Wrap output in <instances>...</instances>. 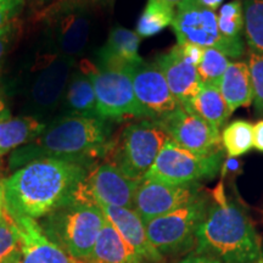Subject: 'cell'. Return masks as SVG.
Listing matches in <instances>:
<instances>
[{
  "instance_id": "obj_1",
  "label": "cell",
  "mask_w": 263,
  "mask_h": 263,
  "mask_svg": "<svg viewBox=\"0 0 263 263\" xmlns=\"http://www.w3.org/2000/svg\"><path fill=\"white\" fill-rule=\"evenodd\" d=\"M91 166L64 159L32 161L4 179L5 211L11 218L39 219L70 202Z\"/></svg>"
},
{
  "instance_id": "obj_2",
  "label": "cell",
  "mask_w": 263,
  "mask_h": 263,
  "mask_svg": "<svg viewBox=\"0 0 263 263\" xmlns=\"http://www.w3.org/2000/svg\"><path fill=\"white\" fill-rule=\"evenodd\" d=\"M111 146L110 121L62 115L48 123L37 139L12 151L10 167L18 170L42 159H64L93 166L95 160L107 156Z\"/></svg>"
},
{
  "instance_id": "obj_3",
  "label": "cell",
  "mask_w": 263,
  "mask_h": 263,
  "mask_svg": "<svg viewBox=\"0 0 263 263\" xmlns=\"http://www.w3.org/2000/svg\"><path fill=\"white\" fill-rule=\"evenodd\" d=\"M213 194L216 203L196 230L195 254L219 263H263L261 240L244 210L226 199L222 184Z\"/></svg>"
},
{
  "instance_id": "obj_4",
  "label": "cell",
  "mask_w": 263,
  "mask_h": 263,
  "mask_svg": "<svg viewBox=\"0 0 263 263\" xmlns=\"http://www.w3.org/2000/svg\"><path fill=\"white\" fill-rule=\"evenodd\" d=\"M26 66L20 82V94L27 116L47 121L61 106L62 99L77 60L55 51L47 43Z\"/></svg>"
},
{
  "instance_id": "obj_5",
  "label": "cell",
  "mask_w": 263,
  "mask_h": 263,
  "mask_svg": "<svg viewBox=\"0 0 263 263\" xmlns=\"http://www.w3.org/2000/svg\"><path fill=\"white\" fill-rule=\"evenodd\" d=\"M106 217L97 203L72 201L43 217L45 235L76 261L88 262Z\"/></svg>"
},
{
  "instance_id": "obj_6",
  "label": "cell",
  "mask_w": 263,
  "mask_h": 263,
  "mask_svg": "<svg viewBox=\"0 0 263 263\" xmlns=\"http://www.w3.org/2000/svg\"><path fill=\"white\" fill-rule=\"evenodd\" d=\"M168 139V134L156 122L138 120L127 124L112 140L107 156L127 178L141 180Z\"/></svg>"
},
{
  "instance_id": "obj_7",
  "label": "cell",
  "mask_w": 263,
  "mask_h": 263,
  "mask_svg": "<svg viewBox=\"0 0 263 263\" xmlns=\"http://www.w3.org/2000/svg\"><path fill=\"white\" fill-rule=\"evenodd\" d=\"M45 43L55 51L78 60L90 37L87 5L77 0H57L41 12Z\"/></svg>"
},
{
  "instance_id": "obj_8",
  "label": "cell",
  "mask_w": 263,
  "mask_h": 263,
  "mask_svg": "<svg viewBox=\"0 0 263 263\" xmlns=\"http://www.w3.org/2000/svg\"><path fill=\"white\" fill-rule=\"evenodd\" d=\"M80 66L93 83L100 118L106 121L146 120L145 111L134 94L127 68L100 67L88 60Z\"/></svg>"
},
{
  "instance_id": "obj_9",
  "label": "cell",
  "mask_w": 263,
  "mask_h": 263,
  "mask_svg": "<svg viewBox=\"0 0 263 263\" xmlns=\"http://www.w3.org/2000/svg\"><path fill=\"white\" fill-rule=\"evenodd\" d=\"M209 206L206 196L200 193L179 209L151 219L145 224L150 244L162 257L189 250L196 242V230Z\"/></svg>"
},
{
  "instance_id": "obj_10",
  "label": "cell",
  "mask_w": 263,
  "mask_h": 263,
  "mask_svg": "<svg viewBox=\"0 0 263 263\" xmlns=\"http://www.w3.org/2000/svg\"><path fill=\"white\" fill-rule=\"evenodd\" d=\"M222 163V150L211 155H199L177 145L170 138L144 178L173 185L199 184L200 180L213 178Z\"/></svg>"
},
{
  "instance_id": "obj_11",
  "label": "cell",
  "mask_w": 263,
  "mask_h": 263,
  "mask_svg": "<svg viewBox=\"0 0 263 263\" xmlns=\"http://www.w3.org/2000/svg\"><path fill=\"white\" fill-rule=\"evenodd\" d=\"M178 44L193 43L202 48H213L227 58L238 59L244 54L242 39L232 41L223 37L218 28V15L209 10L197 0H185L176 8L172 22Z\"/></svg>"
},
{
  "instance_id": "obj_12",
  "label": "cell",
  "mask_w": 263,
  "mask_h": 263,
  "mask_svg": "<svg viewBox=\"0 0 263 263\" xmlns=\"http://www.w3.org/2000/svg\"><path fill=\"white\" fill-rule=\"evenodd\" d=\"M139 182L127 178L111 162L93 164L72 200L133 209L134 193Z\"/></svg>"
},
{
  "instance_id": "obj_13",
  "label": "cell",
  "mask_w": 263,
  "mask_h": 263,
  "mask_svg": "<svg viewBox=\"0 0 263 263\" xmlns=\"http://www.w3.org/2000/svg\"><path fill=\"white\" fill-rule=\"evenodd\" d=\"M127 70L146 120L160 122L180 107L155 62L143 60Z\"/></svg>"
},
{
  "instance_id": "obj_14",
  "label": "cell",
  "mask_w": 263,
  "mask_h": 263,
  "mask_svg": "<svg viewBox=\"0 0 263 263\" xmlns=\"http://www.w3.org/2000/svg\"><path fill=\"white\" fill-rule=\"evenodd\" d=\"M156 123L163 128L177 145L194 154L211 155L222 150L219 129L188 108L180 106Z\"/></svg>"
},
{
  "instance_id": "obj_15",
  "label": "cell",
  "mask_w": 263,
  "mask_h": 263,
  "mask_svg": "<svg viewBox=\"0 0 263 263\" xmlns=\"http://www.w3.org/2000/svg\"><path fill=\"white\" fill-rule=\"evenodd\" d=\"M199 194V184L173 185L144 178L134 193L133 210L146 224L151 219L184 206Z\"/></svg>"
},
{
  "instance_id": "obj_16",
  "label": "cell",
  "mask_w": 263,
  "mask_h": 263,
  "mask_svg": "<svg viewBox=\"0 0 263 263\" xmlns=\"http://www.w3.org/2000/svg\"><path fill=\"white\" fill-rule=\"evenodd\" d=\"M162 72L170 90L182 107L189 106L202 88L197 68L184 58L182 48L177 43L168 51L161 54L155 60Z\"/></svg>"
},
{
  "instance_id": "obj_17",
  "label": "cell",
  "mask_w": 263,
  "mask_h": 263,
  "mask_svg": "<svg viewBox=\"0 0 263 263\" xmlns=\"http://www.w3.org/2000/svg\"><path fill=\"white\" fill-rule=\"evenodd\" d=\"M11 219L21 241V259L18 263H73V258L45 235L35 219L29 217Z\"/></svg>"
},
{
  "instance_id": "obj_18",
  "label": "cell",
  "mask_w": 263,
  "mask_h": 263,
  "mask_svg": "<svg viewBox=\"0 0 263 263\" xmlns=\"http://www.w3.org/2000/svg\"><path fill=\"white\" fill-rule=\"evenodd\" d=\"M98 206L103 210L107 221L116 228L124 241L144 262L159 263L162 261V256L153 248L147 239L145 224L133 209L108 205Z\"/></svg>"
},
{
  "instance_id": "obj_19",
  "label": "cell",
  "mask_w": 263,
  "mask_h": 263,
  "mask_svg": "<svg viewBox=\"0 0 263 263\" xmlns=\"http://www.w3.org/2000/svg\"><path fill=\"white\" fill-rule=\"evenodd\" d=\"M140 37L136 32L121 26L111 29L107 41L98 52L99 66L106 68H129L139 64Z\"/></svg>"
},
{
  "instance_id": "obj_20",
  "label": "cell",
  "mask_w": 263,
  "mask_h": 263,
  "mask_svg": "<svg viewBox=\"0 0 263 263\" xmlns=\"http://www.w3.org/2000/svg\"><path fill=\"white\" fill-rule=\"evenodd\" d=\"M60 107L68 116L100 117L93 83L81 66L72 72Z\"/></svg>"
},
{
  "instance_id": "obj_21",
  "label": "cell",
  "mask_w": 263,
  "mask_h": 263,
  "mask_svg": "<svg viewBox=\"0 0 263 263\" xmlns=\"http://www.w3.org/2000/svg\"><path fill=\"white\" fill-rule=\"evenodd\" d=\"M47 126V121L27 115L0 121V157L37 139Z\"/></svg>"
},
{
  "instance_id": "obj_22",
  "label": "cell",
  "mask_w": 263,
  "mask_h": 263,
  "mask_svg": "<svg viewBox=\"0 0 263 263\" xmlns=\"http://www.w3.org/2000/svg\"><path fill=\"white\" fill-rule=\"evenodd\" d=\"M89 263H144L110 222H105L91 252Z\"/></svg>"
},
{
  "instance_id": "obj_23",
  "label": "cell",
  "mask_w": 263,
  "mask_h": 263,
  "mask_svg": "<svg viewBox=\"0 0 263 263\" xmlns=\"http://www.w3.org/2000/svg\"><path fill=\"white\" fill-rule=\"evenodd\" d=\"M218 88L232 114L239 107L250 106L252 103V88L248 62H229Z\"/></svg>"
},
{
  "instance_id": "obj_24",
  "label": "cell",
  "mask_w": 263,
  "mask_h": 263,
  "mask_svg": "<svg viewBox=\"0 0 263 263\" xmlns=\"http://www.w3.org/2000/svg\"><path fill=\"white\" fill-rule=\"evenodd\" d=\"M184 108L195 112L217 129H221L232 115L218 85L202 84L200 93L189 104V106Z\"/></svg>"
},
{
  "instance_id": "obj_25",
  "label": "cell",
  "mask_w": 263,
  "mask_h": 263,
  "mask_svg": "<svg viewBox=\"0 0 263 263\" xmlns=\"http://www.w3.org/2000/svg\"><path fill=\"white\" fill-rule=\"evenodd\" d=\"M176 9L161 0H147L137 22L136 33L140 38H150L172 25Z\"/></svg>"
},
{
  "instance_id": "obj_26",
  "label": "cell",
  "mask_w": 263,
  "mask_h": 263,
  "mask_svg": "<svg viewBox=\"0 0 263 263\" xmlns=\"http://www.w3.org/2000/svg\"><path fill=\"white\" fill-rule=\"evenodd\" d=\"M222 147L228 157H239L254 147V126L246 120H235L223 128Z\"/></svg>"
},
{
  "instance_id": "obj_27",
  "label": "cell",
  "mask_w": 263,
  "mask_h": 263,
  "mask_svg": "<svg viewBox=\"0 0 263 263\" xmlns=\"http://www.w3.org/2000/svg\"><path fill=\"white\" fill-rule=\"evenodd\" d=\"M244 33L249 49L263 54V0H244Z\"/></svg>"
},
{
  "instance_id": "obj_28",
  "label": "cell",
  "mask_w": 263,
  "mask_h": 263,
  "mask_svg": "<svg viewBox=\"0 0 263 263\" xmlns=\"http://www.w3.org/2000/svg\"><path fill=\"white\" fill-rule=\"evenodd\" d=\"M218 28L223 37L240 41L244 29V11L240 0H233L221 6L218 14Z\"/></svg>"
},
{
  "instance_id": "obj_29",
  "label": "cell",
  "mask_w": 263,
  "mask_h": 263,
  "mask_svg": "<svg viewBox=\"0 0 263 263\" xmlns=\"http://www.w3.org/2000/svg\"><path fill=\"white\" fill-rule=\"evenodd\" d=\"M21 259V241L16 226L4 212L0 219V263H18Z\"/></svg>"
},
{
  "instance_id": "obj_30",
  "label": "cell",
  "mask_w": 263,
  "mask_h": 263,
  "mask_svg": "<svg viewBox=\"0 0 263 263\" xmlns=\"http://www.w3.org/2000/svg\"><path fill=\"white\" fill-rule=\"evenodd\" d=\"M228 66L229 60L223 52L217 49L207 48L203 52L201 62L196 68L202 84L218 85Z\"/></svg>"
},
{
  "instance_id": "obj_31",
  "label": "cell",
  "mask_w": 263,
  "mask_h": 263,
  "mask_svg": "<svg viewBox=\"0 0 263 263\" xmlns=\"http://www.w3.org/2000/svg\"><path fill=\"white\" fill-rule=\"evenodd\" d=\"M248 66L256 110L263 115V54L249 50Z\"/></svg>"
},
{
  "instance_id": "obj_32",
  "label": "cell",
  "mask_w": 263,
  "mask_h": 263,
  "mask_svg": "<svg viewBox=\"0 0 263 263\" xmlns=\"http://www.w3.org/2000/svg\"><path fill=\"white\" fill-rule=\"evenodd\" d=\"M26 0H0V29L17 18Z\"/></svg>"
},
{
  "instance_id": "obj_33",
  "label": "cell",
  "mask_w": 263,
  "mask_h": 263,
  "mask_svg": "<svg viewBox=\"0 0 263 263\" xmlns=\"http://www.w3.org/2000/svg\"><path fill=\"white\" fill-rule=\"evenodd\" d=\"M16 31H17V18L0 29V71H2L5 59L8 57L9 49L15 41Z\"/></svg>"
},
{
  "instance_id": "obj_34",
  "label": "cell",
  "mask_w": 263,
  "mask_h": 263,
  "mask_svg": "<svg viewBox=\"0 0 263 263\" xmlns=\"http://www.w3.org/2000/svg\"><path fill=\"white\" fill-rule=\"evenodd\" d=\"M179 45L180 48H182L184 58H185L190 64H193L195 67H197L202 60L205 48L200 47V45L193 44V43H184V44H179Z\"/></svg>"
},
{
  "instance_id": "obj_35",
  "label": "cell",
  "mask_w": 263,
  "mask_h": 263,
  "mask_svg": "<svg viewBox=\"0 0 263 263\" xmlns=\"http://www.w3.org/2000/svg\"><path fill=\"white\" fill-rule=\"evenodd\" d=\"M254 147L263 153V120L256 122L254 126Z\"/></svg>"
},
{
  "instance_id": "obj_36",
  "label": "cell",
  "mask_w": 263,
  "mask_h": 263,
  "mask_svg": "<svg viewBox=\"0 0 263 263\" xmlns=\"http://www.w3.org/2000/svg\"><path fill=\"white\" fill-rule=\"evenodd\" d=\"M178 263H219V262L211 257H207V256L192 254L186 256L185 258H183L182 261H179Z\"/></svg>"
},
{
  "instance_id": "obj_37",
  "label": "cell",
  "mask_w": 263,
  "mask_h": 263,
  "mask_svg": "<svg viewBox=\"0 0 263 263\" xmlns=\"http://www.w3.org/2000/svg\"><path fill=\"white\" fill-rule=\"evenodd\" d=\"M197 2H199L203 8L212 10V11H216L219 6H222L224 0H197Z\"/></svg>"
},
{
  "instance_id": "obj_38",
  "label": "cell",
  "mask_w": 263,
  "mask_h": 263,
  "mask_svg": "<svg viewBox=\"0 0 263 263\" xmlns=\"http://www.w3.org/2000/svg\"><path fill=\"white\" fill-rule=\"evenodd\" d=\"M5 212V192H4V179H0V219L4 217Z\"/></svg>"
},
{
  "instance_id": "obj_39",
  "label": "cell",
  "mask_w": 263,
  "mask_h": 263,
  "mask_svg": "<svg viewBox=\"0 0 263 263\" xmlns=\"http://www.w3.org/2000/svg\"><path fill=\"white\" fill-rule=\"evenodd\" d=\"M84 5H108L114 3V0H77Z\"/></svg>"
},
{
  "instance_id": "obj_40",
  "label": "cell",
  "mask_w": 263,
  "mask_h": 263,
  "mask_svg": "<svg viewBox=\"0 0 263 263\" xmlns=\"http://www.w3.org/2000/svg\"><path fill=\"white\" fill-rule=\"evenodd\" d=\"M10 116H11V114H10L9 107L6 106L5 101L0 98V121L5 120V118H8Z\"/></svg>"
},
{
  "instance_id": "obj_41",
  "label": "cell",
  "mask_w": 263,
  "mask_h": 263,
  "mask_svg": "<svg viewBox=\"0 0 263 263\" xmlns=\"http://www.w3.org/2000/svg\"><path fill=\"white\" fill-rule=\"evenodd\" d=\"M161 2L166 3V4L173 6V8H177V6L182 4V3L185 2V0H161Z\"/></svg>"
},
{
  "instance_id": "obj_42",
  "label": "cell",
  "mask_w": 263,
  "mask_h": 263,
  "mask_svg": "<svg viewBox=\"0 0 263 263\" xmlns=\"http://www.w3.org/2000/svg\"><path fill=\"white\" fill-rule=\"evenodd\" d=\"M78 263H89V262H78Z\"/></svg>"
}]
</instances>
